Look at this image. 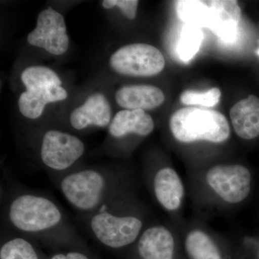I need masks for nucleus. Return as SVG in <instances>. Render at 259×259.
<instances>
[{"label": "nucleus", "mask_w": 259, "mask_h": 259, "mask_svg": "<svg viewBox=\"0 0 259 259\" xmlns=\"http://www.w3.org/2000/svg\"><path fill=\"white\" fill-rule=\"evenodd\" d=\"M5 222L18 236L71 248L83 241L63 209L54 199L28 190L13 192L5 204Z\"/></svg>", "instance_id": "obj_1"}, {"label": "nucleus", "mask_w": 259, "mask_h": 259, "mask_svg": "<svg viewBox=\"0 0 259 259\" xmlns=\"http://www.w3.org/2000/svg\"><path fill=\"white\" fill-rule=\"evenodd\" d=\"M82 218L90 235L111 249L134 245L146 228L144 209L131 189Z\"/></svg>", "instance_id": "obj_2"}, {"label": "nucleus", "mask_w": 259, "mask_h": 259, "mask_svg": "<svg viewBox=\"0 0 259 259\" xmlns=\"http://www.w3.org/2000/svg\"><path fill=\"white\" fill-rule=\"evenodd\" d=\"M56 187L82 217L131 189L130 176L114 168H76L54 178Z\"/></svg>", "instance_id": "obj_3"}, {"label": "nucleus", "mask_w": 259, "mask_h": 259, "mask_svg": "<svg viewBox=\"0 0 259 259\" xmlns=\"http://www.w3.org/2000/svg\"><path fill=\"white\" fill-rule=\"evenodd\" d=\"M169 127L174 138L183 144H221L231 135L229 123L221 112L193 107L175 112L170 118Z\"/></svg>", "instance_id": "obj_4"}, {"label": "nucleus", "mask_w": 259, "mask_h": 259, "mask_svg": "<svg viewBox=\"0 0 259 259\" xmlns=\"http://www.w3.org/2000/svg\"><path fill=\"white\" fill-rule=\"evenodd\" d=\"M84 152V144L77 136L49 130L42 136L39 155L42 166L54 174V179L76 168Z\"/></svg>", "instance_id": "obj_5"}, {"label": "nucleus", "mask_w": 259, "mask_h": 259, "mask_svg": "<svg viewBox=\"0 0 259 259\" xmlns=\"http://www.w3.org/2000/svg\"><path fill=\"white\" fill-rule=\"evenodd\" d=\"M252 177L241 164H220L211 167L204 176L206 185L223 203L236 205L249 195Z\"/></svg>", "instance_id": "obj_6"}, {"label": "nucleus", "mask_w": 259, "mask_h": 259, "mask_svg": "<svg viewBox=\"0 0 259 259\" xmlns=\"http://www.w3.org/2000/svg\"><path fill=\"white\" fill-rule=\"evenodd\" d=\"M116 72L133 76H151L159 74L165 59L157 48L146 44H134L120 48L110 58Z\"/></svg>", "instance_id": "obj_7"}, {"label": "nucleus", "mask_w": 259, "mask_h": 259, "mask_svg": "<svg viewBox=\"0 0 259 259\" xmlns=\"http://www.w3.org/2000/svg\"><path fill=\"white\" fill-rule=\"evenodd\" d=\"M28 41L54 55H62L69 48L64 17L53 8L44 10L37 17L35 28L29 33Z\"/></svg>", "instance_id": "obj_8"}, {"label": "nucleus", "mask_w": 259, "mask_h": 259, "mask_svg": "<svg viewBox=\"0 0 259 259\" xmlns=\"http://www.w3.org/2000/svg\"><path fill=\"white\" fill-rule=\"evenodd\" d=\"M148 185L155 200L168 213L179 212L185 200V186L179 174L170 166H160L148 174Z\"/></svg>", "instance_id": "obj_9"}, {"label": "nucleus", "mask_w": 259, "mask_h": 259, "mask_svg": "<svg viewBox=\"0 0 259 259\" xmlns=\"http://www.w3.org/2000/svg\"><path fill=\"white\" fill-rule=\"evenodd\" d=\"M133 245L139 259H175L176 235L166 225L153 224L146 226Z\"/></svg>", "instance_id": "obj_10"}, {"label": "nucleus", "mask_w": 259, "mask_h": 259, "mask_svg": "<svg viewBox=\"0 0 259 259\" xmlns=\"http://www.w3.org/2000/svg\"><path fill=\"white\" fill-rule=\"evenodd\" d=\"M212 18L208 29L223 42L233 44L239 36L241 11L239 5L233 0L209 1Z\"/></svg>", "instance_id": "obj_11"}, {"label": "nucleus", "mask_w": 259, "mask_h": 259, "mask_svg": "<svg viewBox=\"0 0 259 259\" xmlns=\"http://www.w3.org/2000/svg\"><path fill=\"white\" fill-rule=\"evenodd\" d=\"M111 107L105 95L94 94L85 103L77 107L70 115V123L73 128L83 130L89 126L105 127L110 123Z\"/></svg>", "instance_id": "obj_12"}, {"label": "nucleus", "mask_w": 259, "mask_h": 259, "mask_svg": "<svg viewBox=\"0 0 259 259\" xmlns=\"http://www.w3.org/2000/svg\"><path fill=\"white\" fill-rule=\"evenodd\" d=\"M154 129L151 116L143 110H126L117 112L109 127V134L112 139L120 141L136 135L145 137Z\"/></svg>", "instance_id": "obj_13"}, {"label": "nucleus", "mask_w": 259, "mask_h": 259, "mask_svg": "<svg viewBox=\"0 0 259 259\" xmlns=\"http://www.w3.org/2000/svg\"><path fill=\"white\" fill-rule=\"evenodd\" d=\"M67 92L59 84H48L29 89L19 98L18 106L24 117L29 119L40 117L46 105L62 101L67 98Z\"/></svg>", "instance_id": "obj_14"}, {"label": "nucleus", "mask_w": 259, "mask_h": 259, "mask_svg": "<svg viewBox=\"0 0 259 259\" xmlns=\"http://www.w3.org/2000/svg\"><path fill=\"white\" fill-rule=\"evenodd\" d=\"M232 125L241 139L253 140L259 136V98L249 95L237 102L230 111Z\"/></svg>", "instance_id": "obj_15"}, {"label": "nucleus", "mask_w": 259, "mask_h": 259, "mask_svg": "<svg viewBox=\"0 0 259 259\" xmlns=\"http://www.w3.org/2000/svg\"><path fill=\"white\" fill-rule=\"evenodd\" d=\"M117 104L124 108L133 110H152L164 102L165 96L159 88L151 85H131L117 90Z\"/></svg>", "instance_id": "obj_16"}, {"label": "nucleus", "mask_w": 259, "mask_h": 259, "mask_svg": "<svg viewBox=\"0 0 259 259\" xmlns=\"http://www.w3.org/2000/svg\"><path fill=\"white\" fill-rule=\"evenodd\" d=\"M184 245L190 259H223L217 241L202 228H192L187 232Z\"/></svg>", "instance_id": "obj_17"}, {"label": "nucleus", "mask_w": 259, "mask_h": 259, "mask_svg": "<svg viewBox=\"0 0 259 259\" xmlns=\"http://www.w3.org/2000/svg\"><path fill=\"white\" fill-rule=\"evenodd\" d=\"M176 11L178 18L186 25L200 29L208 28L212 18L209 1H177Z\"/></svg>", "instance_id": "obj_18"}, {"label": "nucleus", "mask_w": 259, "mask_h": 259, "mask_svg": "<svg viewBox=\"0 0 259 259\" xmlns=\"http://www.w3.org/2000/svg\"><path fill=\"white\" fill-rule=\"evenodd\" d=\"M0 259H40L35 245L28 238L13 234L2 241Z\"/></svg>", "instance_id": "obj_19"}, {"label": "nucleus", "mask_w": 259, "mask_h": 259, "mask_svg": "<svg viewBox=\"0 0 259 259\" xmlns=\"http://www.w3.org/2000/svg\"><path fill=\"white\" fill-rule=\"evenodd\" d=\"M203 39L200 28L186 25L181 32L177 51L181 60L190 61L198 52Z\"/></svg>", "instance_id": "obj_20"}, {"label": "nucleus", "mask_w": 259, "mask_h": 259, "mask_svg": "<svg viewBox=\"0 0 259 259\" xmlns=\"http://www.w3.org/2000/svg\"><path fill=\"white\" fill-rule=\"evenodd\" d=\"M27 90L48 84L61 85V81L54 71L45 66H30L21 75Z\"/></svg>", "instance_id": "obj_21"}, {"label": "nucleus", "mask_w": 259, "mask_h": 259, "mask_svg": "<svg viewBox=\"0 0 259 259\" xmlns=\"http://www.w3.org/2000/svg\"><path fill=\"white\" fill-rule=\"evenodd\" d=\"M221 97V90L214 88L202 93L187 90L182 94L180 100L186 105H201L211 107L219 103Z\"/></svg>", "instance_id": "obj_22"}, {"label": "nucleus", "mask_w": 259, "mask_h": 259, "mask_svg": "<svg viewBox=\"0 0 259 259\" xmlns=\"http://www.w3.org/2000/svg\"><path fill=\"white\" fill-rule=\"evenodd\" d=\"M138 5L139 1L137 0H117L116 3V6L118 7L130 20L136 18Z\"/></svg>", "instance_id": "obj_23"}, {"label": "nucleus", "mask_w": 259, "mask_h": 259, "mask_svg": "<svg viewBox=\"0 0 259 259\" xmlns=\"http://www.w3.org/2000/svg\"><path fill=\"white\" fill-rule=\"evenodd\" d=\"M49 259H91L84 251L81 250H71L68 252H61L55 253Z\"/></svg>", "instance_id": "obj_24"}, {"label": "nucleus", "mask_w": 259, "mask_h": 259, "mask_svg": "<svg viewBox=\"0 0 259 259\" xmlns=\"http://www.w3.org/2000/svg\"><path fill=\"white\" fill-rule=\"evenodd\" d=\"M116 3H117V0H104L102 1V4L105 9H111L116 6Z\"/></svg>", "instance_id": "obj_25"}, {"label": "nucleus", "mask_w": 259, "mask_h": 259, "mask_svg": "<svg viewBox=\"0 0 259 259\" xmlns=\"http://www.w3.org/2000/svg\"><path fill=\"white\" fill-rule=\"evenodd\" d=\"M257 54H258V56H259V48L258 49V50L256 51Z\"/></svg>", "instance_id": "obj_26"}]
</instances>
